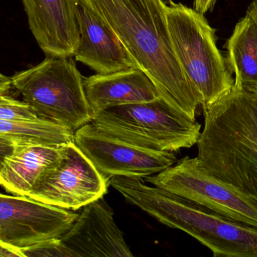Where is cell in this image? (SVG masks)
Returning <instances> with one entry per match:
<instances>
[{"label":"cell","instance_id":"1","mask_svg":"<svg viewBox=\"0 0 257 257\" xmlns=\"http://www.w3.org/2000/svg\"><path fill=\"white\" fill-rule=\"evenodd\" d=\"M117 35L162 95L196 120L200 101L175 55L162 0H80Z\"/></svg>","mask_w":257,"mask_h":257},{"label":"cell","instance_id":"2","mask_svg":"<svg viewBox=\"0 0 257 257\" xmlns=\"http://www.w3.org/2000/svg\"><path fill=\"white\" fill-rule=\"evenodd\" d=\"M201 166L257 205V89L234 87L204 113Z\"/></svg>","mask_w":257,"mask_h":257},{"label":"cell","instance_id":"3","mask_svg":"<svg viewBox=\"0 0 257 257\" xmlns=\"http://www.w3.org/2000/svg\"><path fill=\"white\" fill-rule=\"evenodd\" d=\"M166 16L175 55L205 113L235 84L217 48L216 30L204 15L182 3L166 6Z\"/></svg>","mask_w":257,"mask_h":257},{"label":"cell","instance_id":"4","mask_svg":"<svg viewBox=\"0 0 257 257\" xmlns=\"http://www.w3.org/2000/svg\"><path fill=\"white\" fill-rule=\"evenodd\" d=\"M90 123L108 135L162 152L192 147L201 134L200 124L162 95L148 102L104 110L93 116Z\"/></svg>","mask_w":257,"mask_h":257},{"label":"cell","instance_id":"5","mask_svg":"<svg viewBox=\"0 0 257 257\" xmlns=\"http://www.w3.org/2000/svg\"><path fill=\"white\" fill-rule=\"evenodd\" d=\"M12 88L21 94L39 119L75 132L92 121L84 77L72 57H51L17 72Z\"/></svg>","mask_w":257,"mask_h":257},{"label":"cell","instance_id":"6","mask_svg":"<svg viewBox=\"0 0 257 257\" xmlns=\"http://www.w3.org/2000/svg\"><path fill=\"white\" fill-rule=\"evenodd\" d=\"M145 179L154 187L196 202L227 218L257 228L256 202L208 173L196 157H184L166 170Z\"/></svg>","mask_w":257,"mask_h":257},{"label":"cell","instance_id":"7","mask_svg":"<svg viewBox=\"0 0 257 257\" xmlns=\"http://www.w3.org/2000/svg\"><path fill=\"white\" fill-rule=\"evenodd\" d=\"M60 156L39 177L27 197L78 211L106 194L109 181L74 142L60 145Z\"/></svg>","mask_w":257,"mask_h":257},{"label":"cell","instance_id":"8","mask_svg":"<svg viewBox=\"0 0 257 257\" xmlns=\"http://www.w3.org/2000/svg\"><path fill=\"white\" fill-rule=\"evenodd\" d=\"M74 143L108 181L116 176L145 178L177 161L173 152L132 144L99 131L91 123L75 131Z\"/></svg>","mask_w":257,"mask_h":257},{"label":"cell","instance_id":"9","mask_svg":"<svg viewBox=\"0 0 257 257\" xmlns=\"http://www.w3.org/2000/svg\"><path fill=\"white\" fill-rule=\"evenodd\" d=\"M78 214L27 196L0 193V242L22 250L72 227Z\"/></svg>","mask_w":257,"mask_h":257},{"label":"cell","instance_id":"10","mask_svg":"<svg viewBox=\"0 0 257 257\" xmlns=\"http://www.w3.org/2000/svg\"><path fill=\"white\" fill-rule=\"evenodd\" d=\"M60 238L74 257L134 256L104 197L84 206L72 227Z\"/></svg>","mask_w":257,"mask_h":257},{"label":"cell","instance_id":"11","mask_svg":"<svg viewBox=\"0 0 257 257\" xmlns=\"http://www.w3.org/2000/svg\"><path fill=\"white\" fill-rule=\"evenodd\" d=\"M29 27L46 56L74 57L80 40L78 0H22Z\"/></svg>","mask_w":257,"mask_h":257},{"label":"cell","instance_id":"12","mask_svg":"<svg viewBox=\"0 0 257 257\" xmlns=\"http://www.w3.org/2000/svg\"><path fill=\"white\" fill-rule=\"evenodd\" d=\"M78 24L80 40L74 54L77 61L100 75L131 68L141 69L131 53L108 24L80 0Z\"/></svg>","mask_w":257,"mask_h":257},{"label":"cell","instance_id":"13","mask_svg":"<svg viewBox=\"0 0 257 257\" xmlns=\"http://www.w3.org/2000/svg\"><path fill=\"white\" fill-rule=\"evenodd\" d=\"M83 82L92 116L112 107L154 101L161 95L150 77L136 68L90 75Z\"/></svg>","mask_w":257,"mask_h":257},{"label":"cell","instance_id":"14","mask_svg":"<svg viewBox=\"0 0 257 257\" xmlns=\"http://www.w3.org/2000/svg\"><path fill=\"white\" fill-rule=\"evenodd\" d=\"M13 143V150L0 164V187L10 194L27 196L45 169L60 156V145Z\"/></svg>","mask_w":257,"mask_h":257},{"label":"cell","instance_id":"15","mask_svg":"<svg viewBox=\"0 0 257 257\" xmlns=\"http://www.w3.org/2000/svg\"><path fill=\"white\" fill-rule=\"evenodd\" d=\"M226 49V63L235 75L234 87L257 89V26L248 15L235 25Z\"/></svg>","mask_w":257,"mask_h":257},{"label":"cell","instance_id":"16","mask_svg":"<svg viewBox=\"0 0 257 257\" xmlns=\"http://www.w3.org/2000/svg\"><path fill=\"white\" fill-rule=\"evenodd\" d=\"M75 132L50 121H10L0 119V137L13 142H36L59 145L74 142Z\"/></svg>","mask_w":257,"mask_h":257},{"label":"cell","instance_id":"17","mask_svg":"<svg viewBox=\"0 0 257 257\" xmlns=\"http://www.w3.org/2000/svg\"><path fill=\"white\" fill-rule=\"evenodd\" d=\"M0 119L10 121H36L39 119L31 107L7 95L0 96Z\"/></svg>","mask_w":257,"mask_h":257},{"label":"cell","instance_id":"18","mask_svg":"<svg viewBox=\"0 0 257 257\" xmlns=\"http://www.w3.org/2000/svg\"><path fill=\"white\" fill-rule=\"evenodd\" d=\"M23 257L54 256L74 257L72 252L66 247L61 238H53L39 243L33 247L21 250Z\"/></svg>","mask_w":257,"mask_h":257},{"label":"cell","instance_id":"19","mask_svg":"<svg viewBox=\"0 0 257 257\" xmlns=\"http://www.w3.org/2000/svg\"><path fill=\"white\" fill-rule=\"evenodd\" d=\"M14 143L12 140L0 137V164L6 156L13 150Z\"/></svg>","mask_w":257,"mask_h":257},{"label":"cell","instance_id":"20","mask_svg":"<svg viewBox=\"0 0 257 257\" xmlns=\"http://www.w3.org/2000/svg\"><path fill=\"white\" fill-rule=\"evenodd\" d=\"M217 0H195L194 9L199 13L205 15L214 8Z\"/></svg>","mask_w":257,"mask_h":257},{"label":"cell","instance_id":"21","mask_svg":"<svg viewBox=\"0 0 257 257\" xmlns=\"http://www.w3.org/2000/svg\"><path fill=\"white\" fill-rule=\"evenodd\" d=\"M0 256H21L23 257L21 250L9 247L0 242Z\"/></svg>","mask_w":257,"mask_h":257},{"label":"cell","instance_id":"22","mask_svg":"<svg viewBox=\"0 0 257 257\" xmlns=\"http://www.w3.org/2000/svg\"><path fill=\"white\" fill-rule=\"evenodd\" d=\"M12 88V79L0 72V96L8 95Z\"/></svg>","mask_w":257,"mask_h":257},{"label":"cell","instance_id":"23","mask_svg":"<svg viewBox=\"0 0 257 257\" xmlns=\"http://www.w3.org/2000/svg\"><path fill=\"white\" fill-rule=\"evenodd\" d=\"M257 26V0L252 2L247 10V14Z\"/></svg>","mask_w":257,"mask_h":257},{"label":"cell","instance_id":"24","mask_svg":"<svg viewBox=\"0 0 257 257\" xmlns=\"http://www.w3.org/2000/svg\"><path fill=\"white\" fill-rule=\"evenodd\" d=\"M162 1H163L166 6H172V5L175 3H173V0H162Z\"/></svg>","mask_w":257,"mask_h":257}]
</instances>
